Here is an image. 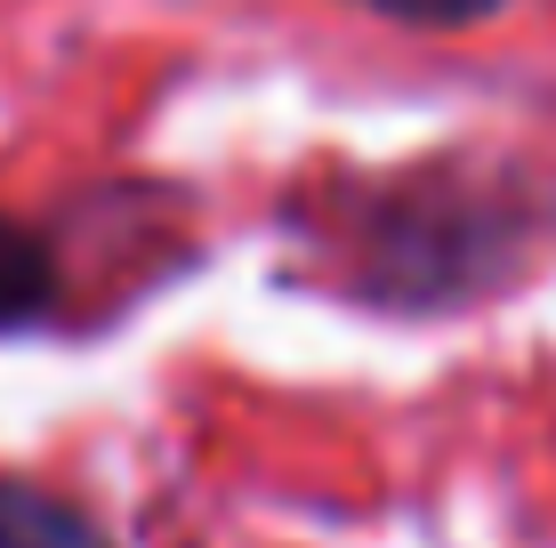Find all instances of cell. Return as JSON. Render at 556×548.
<instances>
[{
  "label": "cell",
  "mask_w": 556,
  "mask_h": 548,
  "mask_svg": "<svg viewBox=\"0 0 556 548\" xmlns=\"http://www.w3.org/2000/svg\"><path fill=\"white\" fill-rule=\"evenodd\" d=\"M41 291H49V267H41V251H33L16 226H0V323H16V315H33L41 307Z\"/></svg>",
  "instance_id": "cell-2"
},
{
  "label": "cell",
  "mask_w": 556,
  "mask_h": 548,
  "mask_svg": "<svg viewBox=\"0 0 556 548\" xmlns=\"http://www.w3.org/2000/svg\"><path fill=\"white\" fill-rule=\"evenodd\" d=\"M0 548H113L81 508L33 493V484H0Z\"/></svg>",
  "instance_id": "cell-1"
},
{
  "label": "cell",
  "mask_w": 556,
  "mask_h": 548,
  "mask_svg": "<svg viewBox=\"0 0 556 548\" xmlns=\"http://www.w3.org/2000/svg\"><path fill=\"white\" fill-rule=\"evenodd\" d=\"M371 9L404 16V25H476V16H492L501 0H371Z\"/></svg>",
  "instance_id": "cell-3"
}]
</instances>
